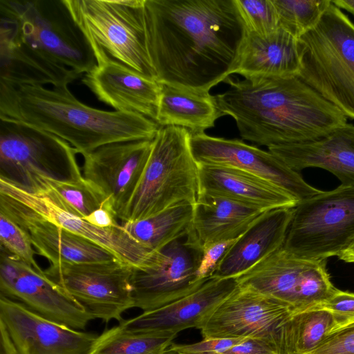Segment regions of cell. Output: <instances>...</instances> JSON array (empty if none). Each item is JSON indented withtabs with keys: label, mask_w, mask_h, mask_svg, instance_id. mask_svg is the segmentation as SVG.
Segmentation results:
<instances>
[{
	"label": "cell",
	"mask_w": 354,
	"mask_h": 354,
	"mask_svg": "<svg viewBox=\"0 0 354 354\" xmlns=\"http://www.w3.org/2000/svg\"><path fill=\"white\" fill-rule=\"evenodd\" d=\"M159 83L209 91L230 77L243 27L234 0H145Z\"/></svg>",
	"instance_id": "cell-1"
},
{
	"label": "cell",
	"mask_w": 354,
	"mask_h": 354,
	"mask_svg": "<svg viewBox=\"0 0 354 354\" xmlns=\"http://www.w3.org/2000/svg\"><path fill=\"white\" fill-rule=\"evenodd\" d=\"M96 64L63 0H0V82L68 86Z\"/></svg>",
	"instance_id": "cell-2"
},
{
	"label": "cell",
	"mask_w": 354,
	"mask_h": 354,
	"mask_svg": "<svg viewBox=\"0 0 354 354\" xmlns=\"http://www.w3.org/2000/svg\"><path fill=\"white\" fill-rule=\"evenodd\" d=\"M214 95L223 115L236 122L244 140L266 146L301 143L325 136L347 117L298 76L227 77Z\"/></svg>",
	"instance_id": "cell-3"
},
{
	"label": "cell",
	"mask_w": 354,
	"mask_h": 354,
	"mask_svg": "<svg viewBox=\"0 0 354 354\" xmlns=\"http://www.w3.org/2000/svg\"><path fill=\"white\" fill-rule=\"evenodd\" d=\"M0 119L53 134L82 156L109 143L153 140L160 127L140 114L86 105L68 86L46 88L3 82H0Z\"/></svg>",
	"instance_id": "cell-4"
},
{
	"label": "cell",
	"mask_w": 354,
	"mask_h": 354,
	"mask_svg": "<svg viewBox=\"0 0 354 354\" xmlns=\"http://www.w3.org/2000/svg\"><path fill=\"white\" fill-rule=\"evenodd\" d=\"M191 137L185 128L159 127L140 182L122 217L123 222L144 219L179 204L196 203L198 167Z\"/></svg>",
	"instance_id": "cell-5"
},
{
	"label": "cell",
	"mask_w": 354,
	"mask_h": 354,
	"mask_svg": "<svg viewBox=\"0 0 354 354\" xmlns=\"http://www.w3.org/2000/svg\"><path fill=\"white\" fill-rule=\"evenodd\" d=\"M298 77L354 119V24L332 1L318 23L299 38Z\"/></svg>",
	"instance_id": "cell-6"
},
{
	"label": "cell",
	"mask_w": 354,
	"mask_h": 354,
	"mask_svg": "<svg viewBox=\"0 0 354 354\" xmlns=\"http://www.w3.org/2000/svg\"><path fill=\"white\" fill-rule=\"evenodd\" d=\"M95 55L156 80L149 57L145 0H63Z\"/></svg>",
	"instance_id": "cell-7"
},
{
	"label": "cell",
	"mask_w": 354,
	"mask_h": 354,
	"mask_svg": "<svg viewBox=\"0 0 354 354\" xmlns=\"http://www.w3.org/2000/svg\"><path fill=\"white\" fill-rule=\"evenodd\" d=\"M354 242V187L340 185L299 202L283 248L311 261L339 257Z\"/></svg>",
	"instance_id": "cell-8"
},
{
	"label": "cell",
	"mask_w": 354,
	"mask_h": 354,
	"mask_svg": "<svg viewBox=\"0 0 354 354\" xmlns=\"http://www.w3.org/2000/svg\"><path fill=\"white\" fill-rule=\"evenodd\" d=\"M77 151L66 141L23 123L0 119V178L33 190L39 177L80 178Z\"/></svg>",
	"instance_id": "cell-9"
},
{
	"label": "cell",
	"mask_w": 354,
	"mask_h": 354,
	"mask_svg": "<svg viewBox=\"0 0 354 354\" xmlns=\"http://www.w3.org/2000/svg\"><path fill=\"white\" fill-rule=\"evenodd\" d=\"M238 286L281 301L294 313L317 308L337 288L326 260L297 258L283 248L236 277Z\"/></svg>",
	"instance_id": "cell-10"
},
{
	"label": "cell",
	"mask_w": 354,
	"mask_h": 354,
	"mask_svg": "<svg viewBox=\"0 0 354 354\" xmlns=\"http://www.w3.org/2000/svg\"><path fill=\"white\" fill-rule=\"evenodd\" d=\"M133 267L115 259L102 262L50 265L44 273L82 304L95 319L123 320L134 308Z\"/></svg>",
	"instance_id": "cell-11"
},
{
	"label": "cell",
	"mask_w": 354,
	"mask_h": 354,
	"mask_svg": "<svg viewBox=\"0 0 354 354\" xmlns=\"http://www.w3.org/2000/svg\"><path fill=\"white\" fill-rule=\"evenodd\" d=\"M201 255L185 236L152 253L142 266L133 267L134 308L153 310L197 290L210 279L199 277Z\"/></svg>",
	"instance_id": "cell-12"
},
{
	"label": "cell",
	"mask_w": 354,
	"mask_h": 354,
	"mask_svg": "<svg viewBox=\"0 0 354 354\" xmlns=\"http://www.w3.org/2000/svg\"><path fill=\"white\" fill-rule=\"evenodd\" d=\"M1 295L52 321L82 330L95 318L61 286L1 247Z\"/></svg>",
	"instance_id": "cell-13"
},
{
	"label": "cell",
	"mask_w": 354,
	"mask_h": 354,
	"mask_svg": "<svg viewBox=\"0 0 354 354\" xmlns=\"http://www.w3.org/2000/svg\"><path fill=\"white\" fill-rule=\"evenodd\" d=\"M191 148L198 163L230 167L254 175L284 189L298 203L322 192L270 151L240 140L211 136L205 132L194 133Z\"/></svg>",
	"instance_id": "cell-14"
},
{
	"label": "cell",
	"mask_w": 354,
	"mask_h": 354,
	"mask_svg": "<svg viewBox=\"0 0 354 354\" xmlns=\"http://www.w3.org/2000/svg\"><path fill=\"white\" fill-rule=\"evenodd\" d=\"M293 313L288 304L238 286L198 329L203 339H261L274 350L277 329Z\"/></svg>",
	"instance_id": "cell-15"
},
{
	"label": "cell",
	"mask_w": 354,
	"mask_h": 354,
	"mask_svg": "<svg viewBox=\"0 0 354 354\" xmlns=\"http://www.w3.org/2000/svg\"><path fill=\"white\" fill-rule=\"evenodd\" d=\"M0 324L16 354H88L98 336L48 319L2 295Z\"/></svg>",
	"instance_id": "cell-16"
},
{
	"label": "cell",
	"mask_w": 354,
	"mask_h": 354,
	"mask_svg": "<svg viewBox=\"0 0 354 354\" xmlns=\"http://www.w3.org/2000/svg\"><path fill=\"white\" fill-rule=\"evenodd\" d=\"M0 194L54 225L96 243L133 267L142 266L152 254L133 239L122 225L109 228L96 227L62 209L46 196L27 190L3 178H0Z\"/></svg>",
	"instance_id": "cell-17"
},
{
	"label": "cell",
	"mask_w": 354,
	"mask_h": 354,
	"mask_svg": "<svg viewBox=\"0 0 354 354\" xmlns=\"http://www.w3.org/2000/svg\"><path fill=\"white\" fill-rule=\"evenodd\" d=\"M152 143L153 140L113 142L82 155L83 176L111 199L119 219L140 182Z\"/></svg>",
	"instance_id": "cell-18"
},
{
	"label": "cell",
	"mask_w": 354,
	"mask_h": 354,
	"mask_svg": "<svg viewBox=\"0 0 354 354\" xmlns=\"http://www.w3.org/2000/svg\"><path fill=\"white\" fill-rule=\"evenodd\" d=\"M237 287L235 277H212L194 292L159 308L123 319L119 324L132 332L174 339L183 330L198 329Z\"/></svg>",
	"instance_id": "cell-19"
},
{
	"label": "cell",
	"mask_w": 354,
	"mask_h": 354,
	"mask_svg": "<svg viewBox=\"0 0 354 354\" xmlns=\"http://www.w3.org/2000/svg\"><path fill=\"white\" fill-rule=\"evenodd\" d=\"M0 211L27 232L36 253L44 257L50 265L102 262L116 259L96 243L37 216L17 201L1 194Z\"/></svg>",
	"instance_id": "cell-20"
},
{
	"label": "cell",
	"mask_w": 354,
	"mask_h": 354,
	"mask_svg": "<svg viewBox=\"0 0 354 354\" xmlns=\"http://www.w3.org/2000/svg\"><path fill=\"white\" fill-rule=\"evenodd\" d=\"M82 83L116 111L140 114L156 122L160 84L111 59L97 62Z\"/></svg>",
	"instance_id": "cell-21"
},
{
	"label": "cell",
	"mask_w": 354,
	"mask_h": 354,
	"mask_svg": "<svg viewBox=\"0 0 354 354\" xmlns=\"http://www.w3.org/2000/svg\"><path fill=\"white\" fill-rule=\"evenodd\" d=\"M268 151L297 172L320 168L335 176L344 186L354 187V126L345 124L319 139L268 147Z\"/></svg>",
	"instance_id": "cell-22"
},
{
	"label": "cell",
	"mask_w": 354,
	"mask_h": 354,
	"mask_svg": "<svg viewBox=\"0 0 354 354\" xmlns=\"http://www.w3.org/2000/svg\"><path fill=\"white\" fill-rule=\"evenodd\" d=\"M299 39L279 27L266 36L245 34L230 74L245 79L297 76Z\"/></svg>",
	"instance_id": "cell-23"
},
{
	"label": "cell",
	"mask_w": 354,
	"mask_h": 354,
	"mask_svg": "<svg viewBox=\"0 0 354 354\" xmlns=\"http://www.w3.org/2000/svg\"><path fill=\"white\" fill-rule=\"evenodd\" d=\"M294 207L265 212L227 250L212 277L236 278L283 248Z\"/></svg>",
	"instance_id": "cell-24"
},
{
	"label": "cell",
	"mask_w": 354,
	"mask_h": 354,
	"mask_svg": "<svg viewBox=\"0 0 354 354\" xmlns=\"http://www.w3.org/2000/svg\"><path fill=\"white\" fill-rule=\"evenodd\" d=\"M199 193L216 195L262 210L294 207L297 200L279 187L230 167L199 164Z\"/></svg>",
	"instance_id": "cell-25"
},
{
	"label": "cell",
	"mask_w": 354,
	"mask_h": 354,
	"mask_svg": "<svg viewBox=\"0 0 354 354\" xmlns=\"http://www.w3.org/2000/svg\"><path fill=\"white\" fill-rule=\"evenodd\" d=\"M266 211L199 193L186 239L201 250L213 243L236 239Z\"/></svg>",
	"instance_id": "cell-26"
},
{
	"label": "cell",
	"mask_w": 354,
	"mask_h": 354,
	"mask_svg": "<svg viewBox=\"0 0 354 354\" xmlns=\"http://www.w3.org/2000/svg\"><path fill=\"white\" fill-rule=\"evenodd\" d=\"M160 84L156 119L159 127L176 126L188 129L192 134L203 133L223 116L209 91Z\"/></svg>",
	"instance_id": "cell-27"
},
{
	"label": "cell",
	"mask_w": 354,
	"mask_h": 354,
	"mask_svg": "<svg viewBox=\"0 0 354 354\" xmlns=\"http://www.w3.org/2000/svg\"><path fill=\"white\" fill-rule=\"evenodd\" d=\"M333 315L323 308L294 313L277 329V354H310L335 328Z\"/></svg>",
	"instance_id": "cell-28"
},
{
	"label": "cell",
	"mask_w": 354,
	"mask_h": 354,
	"mask_svg": "<svg viewBox=\"0 0 354 354\" xmlns=\"http://www.w3.org/2000/svg\"><path fill=\"white\" fill-rule=\"evenodd\" d=\"M194 205L179 204L148 218L124 222L126 232L151 253L188 234L193 218Z\"/></svg>",
	"instance_id": "cell-29"
},
{
	"label": "cell",
	"mask_w": 354,
	"mask_h": 354,
	"mask_svg": "<svg viewBox=\"0 0 354 354\" xmlns=\"http://www.w3.org/2000/svg\"><path fill=\"white\" fill-rule=\"evenodd\" d=\"M31 191L46 196L62 209L83 218L100 207L109 198L83 176L66 180L41 176Z\"/></svg>",
	"instance_id": "cell-30"
},
{
	"label": "cell",
	"mask_w": 354,
	"mask_h": 354,
	"mask_svg": "<svg viewBox=\"0 0 354 354\" xmlns=\"http://www.w3.org/2000/svg\"><path fill=\"white\" fill-rule=\"evenodd\" d=\"M173 340L132 332L119 324L98 335L88 354H167Z\"/></svg>",
	"instance_id": "cell-31"
},
{
	"label": "cell",
	"mask_w": 354,
	"mask_h": 354,
	"mask_svg": "<svg viewBox=\"0 0 354 354\" xmlns=\"http://www.w3.org/2000/svg\"><path fill=\"white\" fill-rule=\"evenodd\" d=\"M279 27L299 39L312 29L331 3L330 0H272Z\"/></svg>",
	"instance_id": "cell-32"
},
{
	"label": "cell",
	"mask_w": 354,
	"mask_h": 354,
	"mask_svg": "<svg viewBox=\"0 0 354 354\" xmlns=\"http://www.w3.org/2000/svg\"><path fill=\"white\" fill-rule=\"evenodd\" d=\"M244 33L266 36L279 27V17L272 0H234Z\"/></svg>",
	"instance_id": "cell-33"
},
{
	"label": "cell",
	"mask_w": 354,
	"mask_h": 354,
	"mask_svg": "<svg viewBox=\"0 0 354 354\" xmlns=\"http://www.w3.org/2000/svg\"><path fill=\"white\" fill-rule=\"evenodd\" d=\"M1 247L35 270H44L37 263L31 240L27 232L6 214L0 211Z\"/></svg>",
	"instance_id": "cell-34"
},
{
	"label": "cell",
	"mask_w": 354,
	"mask_h": 354,
	"mask_svg": "<svg viewBox=\"0 0 354 354\" xmlns=\"http://www.w3.org/2000/svg\"><path fill=\"white\" fill-rule=\"evenodd\" d=\"M310 354H354V322L333 330Z\"/></svg>",
	"instance_id": "cell-35"
},
{
	"label": "cell",
	"mask_w": 354,
	"mask_h": 354,
	"mask_svg": "<svg viewBox=\"0 0 354 354\" xmlns=\"http://www.w3.org/2000/svg\"><path fill=\"white\" fill-rule=\"evenodd\" d=\"M315 308L328 310L333 316L335 328L343 326L354 322V293L336 289Z\"/></svg>",
	"instance_id": "cell-36"
},
{
	"label": "cell",
	"mask_w": 354,
	"mask_h": 354,
	"mask_svg": "<svg viewBox=\"0 0 354 354\" xmlns=\"http://www.w3.org/2000/svg\"><path fill=\"white\" fill-rule=\"evenodd\" d=\"M244 338L203 339L192 344H172L169 353L174 354H223Z\"/></svg>",
	"instance_id": "cell-37"
},
{
	"label": "cell",
	"mask_w": 354,
	"mask_h": 354,
	"mask_svg": "<svg viewBox=\"0 0 354 354\" xmlns=\"http://www.w3.org/2000/svg\"><path fill=\"white\" fill-rule=\"evenodd\" d=\"M236 240L237 239L213 243L202 249L201 259L198 268L200 278L208 279L212 277L219 262Z\"/></svg>",
	"instance_id": "cell-38"
},
{
	"label": "cell",
	"mask_w": 354,
	"mask_h": 354,
	"mask_svg": "<svg viewBox=\"0 0 354 354\" xmlns=\"http://www.w3.org/2000/svg\"><path fill=\"white\" fill-rule=\"evenodd\" d=\"M91 224L101 228H109L118 225L117 214L110 198L100 207L84 218Z\"/></svg>",
	"instance_id": "cell-39"
},
{
	"label": "cell",
	"mask_w": 354,
	"mask_h": 354,
	"mask_svg": "<svg viewBox=\"0 0 354 354\" xmlns=\"http://www.w3.org/2000/svg\"><path fill=\"white\" fill-rule=\"evenodd\" d=\"M223 354H277L272 346L261 339H245Z\"/></svg>",
	"instance_id": "cell-40"
},
{
	"label": "cell",
	"mask_w": 354,
	"mask_h": 354,
	"mask_svg": "<svg viewBox=\"0 0 354 354\" xmlns=\"http://www.w3.org/2000/svg\"><path fill=\"white\" fill-rule=\"evenodd\" d=\"M1 331V354H16L15 346L12 342L6 330V328L0 324Z\"/></svg>",
	"instance_id": "cell-41"
},
{
	"label": "cell",
	"mask_w": 354,
	"mask_h": 354,
	"mask_svg": "<svg viewBox=\"0 0 354 354\" xmlns=\"http://www.w3.org/2000/svg\"><path fill=\"white\" fill-rule=\"evenodd\" d=\"M332 3L339 9H344L354 15V0H333Z\"/></svg>",
	"instance_id": "cell-42"
},
{
	"label": "cell",
	"mask_w": 354,
	"mask_h": 354,
	"mask_svg": "<svg viewBox=\"0 0 354 354\" xmlns=\"http://www.w3.org/2000/svg\"><path fill=\"white\" fill-rule=\"evenodd\" d=\"M351 254L353 257V259H354V243H353L351 249Z\"/></svg>",
	"instance_id": "cell-43"
},
{
	"label": "cell",
	"mask_w": 354,
	"mask_h": 354,
	"mask_svg": "<svg viewBox=\"0 0 354 354\" xmlns=\"http://www.w3.org/2000/svg\"><path fill=\"white\" fill-rule=\"evenodd\" d=\"M167 354H171V353H167ZM172 354H174V353H172Z\"/></svg>",
	"instance_id": "cell-44"
}]
</instances>
